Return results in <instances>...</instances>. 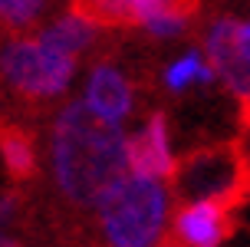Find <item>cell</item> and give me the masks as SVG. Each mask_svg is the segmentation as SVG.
Instances as JSON below:
<instances>
[{
  "mask_svg": "<svg viewBox=\"0 0 250 247\" xmlns=\"http://www.w3.org/2000/svg\"><path fill=\"white\" fill-rule=\"evenodd\" d=\"M191 0H128V13H132V23L148 26L151 20H162L171 13H188Z\"/></svg>",
  "mask_w": 250,
  "mask_h": 247,
  "instance_id": "7c38bea8",
  "label": "cell"
},
{
  "mask_svg": "<svg viewBox=\"0 0 250 247\" xmlns=\"http://www.w3.org/2000/svg\"><path fill=\"white\" fill-rule=\"evenodd\" d=\"M204 53L224 86L237 99L250 102V20H214L204 37Z\"/></svg>",
  "mask_w": 250,
  "mask_h": 247,
  "instance_id": "277c9868",
  "label": "cell"
},
{
  "mask_svg": "<svg viewBox=\"0 0 250 247\" xmlns=\"http://www.w3.org/2000/svg\"><path fill=\"white\" fill-rule=\"evenodd\" d=\"M96 211L109 247H158L168 224V191L158 178L132 172L102 198Z\"/></svg>",
  "mask_w": 250,
  "mask_h": 247,
  "instance_id": "7a4b0ae2",
  "label": "cell"
},
{
  "mask_svg": "<svg viewBox=\"0 0 250 247\" xmlns=\"http://www.w3.org/2000/svg\"><path fill=\"white\" fill-rule=\"evenodd\" d=\"M128 165H132L135 175L158 178V181H165L175 172V155H171V138H168L165 115H151L148 122L128 138Z\"/></svg>",
  "mask_w": 250,
  "mask_h": 247,
  "instance_id": "8992f818",
  "label": "cell"
},
{
  "mask_svg": "<svg viewBox=\"0 0 250 247\" xmlns=\"http://www.w3.org/2000/svg\"><path fill=\"white\" fill-rule=\"evenodd\" d=\"M0 152H3V168H7L13 178L33 175V168H37V152H33V142H30L20 129H3Z\"/></svg>",
  "mask_w": 250,
  "mask_h": 247,
  "instance_id": "8fae6325",
  "label": "cell"
},
{
  "mask_svg": "<svg viewBox=\"0 0 250 247\" xmlns=\"http://www.w3.org/2000/svg\"><path fill=\"white\" fill-rule=\"evenodd\" d=\"M76 10L86 13L96 23H125V20H132L128 0H76Z\"/></svg>",
  "mask_w": 250,
  "mask_h": 247,
  "instance_id": "4fadbf2b",
  "label": "cell"
},
{
  "mask_svg": "<svg viewBox=\"0 0 250 247\" xmlns=\"http://www.w3.org/2000/svg\"><path fill=\"white\" fill-rule=\"evenodd\" d=\"M50 155L56 185L76 204L99 208L102 198L125 175H132L128 138L119 125H109L99 115H92L86 102H73L56 115Z\"/></svg>",
  "mask_w": 250,
  "mask_h": 247,
  "instance_id": "6da1fadb",
  "label": "cell"
},
{
  "mask_svg": "<svg viewBox=\"0 0 250 247\" xmlns=\"http://www.w3.org/2000/svg\"><path fill=\"white\" fill-rule=\"evenodd\" d=\"M178 181L191 201H224L240 185V165L230 152H204L181 168Z\"/></svg>",
  "mask_w": 250,
  "mask_h": 247,
  "instance_id": "5b68a950",
  "label": "cell"
},
{
  "mask_svg": "<svg viewBox=\"0 0 250 247\" xmlns=\"http://www.w3.org/2000/svg\"><path fill=\"white\" fill-rule=\"evenodd\" d=\"M185 20H188V13H171V17H162V20H151L145 30L151 37H178L185 30Z\"/></svg>",
  "mask_w": 250,
  "mask_h": 247,
  "instance_id": "9a60e30c",
  "label": "cell"
},
{
  "mask_svg": "<svg viewBox=\"0 0 250 247\" xmlns=\"http://www.w3.org/2000/svg\"><path fill=\"white\" fill-rule=\"evenodd\" d=\"M217 69H214V63L208 60V53H185V56H178L175 63H168L162 73V83L171 92H185L191 86H204V83H211Z\"/></svg>",
  "mask_w": 250,
  "mask_h": 247,
  "instance_id": "30bf717a",
  "label": "cell"
},
{
  "mask_svg": "<svg viewBox=\"0 0 250 247\" xmlns=\"http://www.w3.org/2000/svg\"><path fill=\"white\" fill-rule=\"evenodd\" d=\"M83 102L89 106L92 115H99L102 122L109 125H122L132 112V86L115 66L102 63L96 66L86 79V92H83Z\"/></svg>",
  "mask_w": 250,
  "mask_h": 247,
  "instance_id": "52a82bcc",
  "label": "cell"
},
{
  "mask_svg": "<svg viewBox=\"0 0 250 247\" xmlns=\"http://www.w3.org/2000/svg\"><path fill=\"white\" fill-rule=\"evenodd\" d=\"M175 234L185 247H221L227 234L221 201H188L175 218Z\"/></svg>",
  "mask_w": 250,
  "mask_h": 247,
  "instance_id": "ba28073f",
  "label": "cell"
},
{
  "mask_svg": "<svg viewBox=\"0 0 250 247\" xmlns=\"http://www.w3.org/2000/svg\"><path fill=\"white\" fill-rule=\"evenodd\" d=\"M40 37L46 40V43H53L56 49L69 53V56H79L92 43V37H96V20H89L86 13L76 10V13H66L60 20H53Z\"/></svg>",
  "mask_w": 250,
  "mask_h": 247,
  "instance_id": "9c48e42d",
  "label": "cell"
},
{
  "mask_svg": "<svg viewBox=\"0 0 250 247\" xmlns=\"http://www.w3.org/2000/svg\"><path fill=\"white\" fill-rule=\"evenodd\" d=\"M162 247H178V244H162ZM181 247H185V244H181Z\"/></svg>",
  "mask_w": 250,
  "mask_h": 247,
  "instance_id": "2e32d148",
  "label": "cell"
},
{
  "mask_svg": "<svg viewBox=\"0 0 250 247\" xmlns=\"http://www.w3.org/2000/svg\"><path fill=\"white\" fill-rule=\"evenodd\" d=\"M76 73V56L40 37H20L3 46V79L30 99H53L66 92Z\"/></svg>",
  "mask_w": 250,
  "mask_h": 247,
  "instance_id": "3957f363",
  "label": "cell"
},
{
  "mask_svg": "<svg viewBox=\"0 0 250 247\" xmlns=\"http://www.w3.org/2000/svg\"><path fill=\"white\" fill-rule=\"evenodd\" d=\"M46 7V0H0V17L10 30H23L37 20Z\"/></svg>",
  "mask_w": 250,
  "mask_h": 247,
  "instance_id": "5bb4252c",
  "label": "cell"
},
{
  "mask_svg": "<svg viewBox=\"0 0 250 247\" xmlns=\"http://www.w3.org/2000/svg\"><path fill=\"white\" fill-rule=\"evenodd\" d=\"M3 247H13V244H3Z\"/></svg>",
  "mask_w": 250,
  "mask_h": 247,
  "instance_id": "e0dca14e",
  "label": "cell"
}]
</instances>
